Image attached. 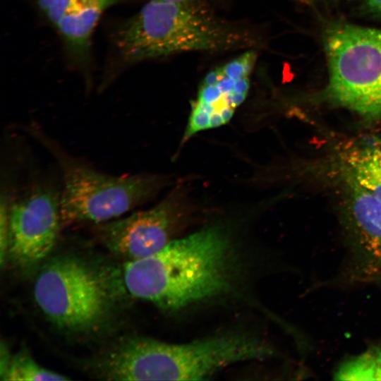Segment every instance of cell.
<instances>
[{
    "label": "cell",
    "mask_w": 381,
    "mask_h": 381,
    "mask_svg": "<svg viewBox=\"0 0 381 381\" xmlns=\"http://www.w3.org/2000/svg\"><path fill=\"white\" fill-rule=\"evenodd\" d=\"M233 262L227 235L214 226L176 238L150 256L128 260L123 280L135 297L175 310L227 291Z\"/></svg>",
    "instance_id": "obj_1"
},
{
    "label": "cell",
    "mask_w": 381,
    "mask_h": 381,
    "mask_svg": "<svg viewBox=\"0 0 381 381\" xmlns=\"http://www.w3.org/2000/svg\"><path fill=\"white\" fill-rule=\"evenodd\" d=\"M1 379L6 381L66 380L63 375L40 365L28 353L22 350L11 355Z\"/></svg>",
    "instance_id": "obj_13"
},
{
    "label": "cell",
    "mask_w": 381,
    "mask_h": 381,
    "mask_svg": "<svg viewBox=\"0 0 381 381\" xmlns=\"http://www.w3.org/2000/svg\"><path fill=\"white\" fill-rule=\"evenodd\" d=\"M184 219L174 195L150 209L96 225L100 240L111 251L133 260L150 256L176 239Z\"/></svg>",
    "instance_id": "obj_8"
},
{
    "label": "cell",
    "mask_w": 381,
    "mask_h": 381,
    "mask_svg": "<svg viewBox=\"0 0 381 381\" xmlns=\"http://www.w3.org/2000/svg\"><path fill=\"white\" fill-rule=\"evenodd\" d=\"M265 343L243 334H226L186 344L143 337L126 339L101 360L99 368L113 380H199L236 363L265 358Z\"/></svg>",
    "instance_id": "obj_2"
},
{
    "label": "cell",
    "mask_w": 381,
    "mask_h": 381,
    "mask_svg": "<svg viewBox=\"0 0 381 381\" xmlns=\"http://www.w3.org/2000/svg\"><path fill=\"white\" fill-rule=\"evenodd\" d=\"M111 277L84 260L59 256L44 264L34 284L40 310L63 329L80 332L101 325L112 308Z\"/></svg>",
    "instance_id": "obj_6"
},
{
    "label": "cell",
    "mask_w": 381,
    "mask_h": 381,
    "mask_svg": "<svg viewBox=\"0 0 381 381\" xmlns=\"http://www.w3.org/2000/svg\"><path fill=\"white\" fill-rule=\"evenodd\" d=\"M120 65L190 51H221L249 47L248 32L219 20L194 2L150 0L123 22L114 35Z\"/></svg>",
    "instance_id": "obj_3"
},
{
    "label": "cell",
    "mask_w": 381,
    "mask_h": 381,
    "mask_svg": "<svg viewBox=\"0 0 381 381\" xmlns=\"http://www.w3.org/2000/svg\"><path fill=\"white\" fill-rule=\"evenodd\" d=\"M41 13L55 28L78 0H34Z\"/></svg>",
    "instance_id": "obj_14"
},
{
    "label": "cell",
    "mask_w": 381,
    "mask_h": 381,
    "mask_svg": "<svg viewBox=\"0 0 381 381\" xmlns=\"http://www.w3.org/2000/svg\"><path fill=\"white\" fill-rule=\"evenodd\" d=\"M337 166L344 182L363 188L381 201V137L349 142L339 150Z\"/></svg>",
    "instance_id": "obj_11"
},
{
    "label": "cell",
    "mask_w": 381,
    "mask_h": 381,
    "mask_svg": "<svg viewBox=\"0 0 381 381\" xmlns=\"http://www.w3.org/2000/svg\"><path fill=\"white\" fill-rule=\"evenodd\" d=\"M60 197L56 184L42 179L10 200L6 254L17 267H35L54 247L62 226Z\"/></svg>",
    "instance_id": "obj_7"
},
{
    "label": "cell",
    "mask_w": 381,
    "mask_h": 381,
    "mask_svg": "<svg viewBox=\"0 0 381 381\" xmlns=\"http://www.w3.org/2000/svg\"><path fill=\"white\" fill-rule=\"evenodd\" d=\"M123 0H78L55 28L59 33L69 59L78 68L88 69L91 39L102 14Z\"/></svg>",
    "instance_id": "obj_10"
},
{
    "label": "cell",
    "mask_w": 381,
    "mask_h": 381,
    "mask_svg": "<svg viewBox=\"0 0 381 381\" xmlns=\"http://www.w3.org/2000/svg\"><path fill=\"white\" fill-rule=\"evenodd\" d=\"M371 12L381 17V0H365Z\"/></svg>",
    "instance_id": "obj_18"
},
{
    "label": "cell",
    "mask_w": 381,
    "mask_h": 381,
    "mask_svg": "<svg viewBox=\"0 0 381 381\" xmlns=\"http://www.w3.org/2000/svg\"><path fill=\"white\" fill-rule=\"evenodd\" d=\"M25 131L54 157L62 178L60 208L62 225L95 224L113 220L152 198L162 187L158 176H112L97 171L70 155L38 126Z\"/></svg>",
    "instance_id": "obj_4"
},
{
    "label": "cell",
    "mask_w": 381,
    "mask_h": 381,
    "mask_svg": "<svg viewBox=\"0 0 381 381\" xmlns=\"http://www.w3.org/2000/svg\"><path fill=\"white\" fill-rule=\"evenodd\" d=\"M223 76L224 73L222 67L217 68L206 75L203 80L202 84L205 85H214L217 84Z\"/></svg>",
    "instance_id": "obj_17"
},
{
    "label": "cell",
    "mask_w": 381,
    "mask_h": 381,
    "mask_svg": "<svg viewBox=\"0 0 381 381\" xmlns=\"http://www.w3.org/2000/svg\"><path fill=\"white\" fill-rule=\"evenodd\" d=\"M210 114L197 101L192 106L191 114L187 124L184 139L195 133L210 128Z\"/></svg>",
    "instance_id": "obj_16"
},
{
    "label": "cell",
    "mask_w": 381,
    "mask_h": 381,
    "mask_svg": "<svg viewBox=\"0 0 381 381\" xmlns=\"http://www.w3.org/2000/svg\"><path fill=\"white\" fill-rule=\"evenodd\" d=\"M328 102L367 120H381V30L330 25L323 37Z\"/></svg>",
    "instance_id": "obj_5"
},
{
    "label": "cell",
    "mask_w": 381,
    "mask_h": 381,
    "mask_svg": "<svg viewBox=\"0 0 381 381\" xmlns=\"http://www.w3.org/2000/svg\"><path fill=\"white\" fill-rule=\"evenodd\" d=\"M255 59V53L248 51L222 66L223 73L234 80L248 77L253 68Z\"/></svg>",
    "instance_id": "obj_15"
},
{
    "label": "cell",
    "mask_w": 381,
    "mask_h": 381,
    "mask_svg": "<svg viewBox=\"0 0 381 381\" xmlns=\"http://www.w3.org/2000/svg\"><path fill=\"white\" fill-rule=\"evenodd\" d=\"M335 380H381V347H373L344 362L334 373Z\"/></svg>",
    "instance_id": "obj_12"
},
{
    "label": "cell",
    "mask_w": 381,
    "mask_h": 381,
    "mask_svg": "<svg viewBox=\"0 0 381 381\" xmlns=\"http://www.w3.org/2000/svg\"><path fill=\"white\" fill-rule=\"evenodd\" d=\"M346 223L356 248L381 270V201L363 188L345 183Z\"/></svg>",
    "instance_id": "obj_9"
}]
</instances>
